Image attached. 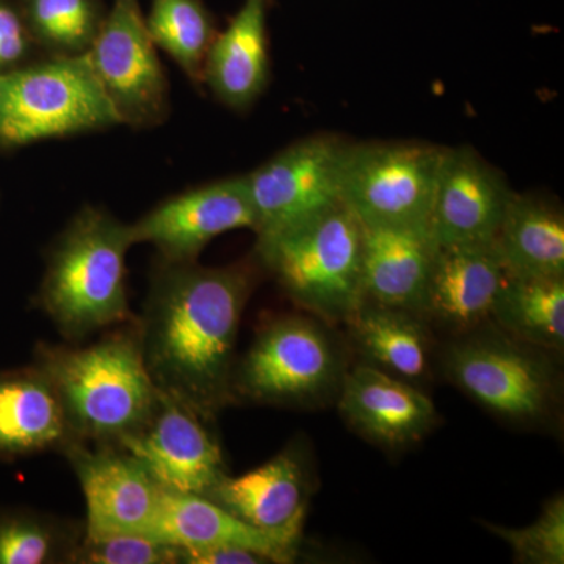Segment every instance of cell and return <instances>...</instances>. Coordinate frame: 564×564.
Masks as SVG:
<instances>
[{
    "instance_id": "obj_28",
    "label": "cell",
    "mask_w": 564,
    "mask_h": 564,
    "mask_svg": "<svg viewBox=\"0 0 564 564\" xmlns=\"http://www.w3.org/2000/svg\"><path fill=\"white\" fill-rule=\"evenodd\" d=\"M489 532L510 545L516 562L522 564L564 563V497L549 500L533 524L522 529L485 524Z\"/></svg>"
},
{
    "instance_id": "obj_12",
    "label": "cell",
    "mask_w": 564,
    "mask_h": 564,
    "mask_svg": "<svg viewBox=\"0 0 564 564\" xmlns=\"http://www.w3.org/2000/svg\"><path fill=\"white\" fill-rule=\"evenodd\" d=\"M129 228L133 245H151L163 262L187 263L223 234L254 231L256 215L245 176H232L176 193Z\"/></svg>"
},
{
    "instance_id": "obj_16",
    "label": "cell",
    "mask_w": 564,
    "mask_h": 564,
    "mask_svg": "<svg viewBox=\"0 0 564 564\" xmlns=\"http://www.w3.org/2000/svg\"><path fill=\"white\" fill-rule=\"evenodd\" d=\"M507 276L496 240L437 245L419 315L452 332H467L491 318Z\"/></svg>"
},
{
    "instance_id": "obj_15",
    "label": "cell",
    "mask_w": 564,
    "mask_h": 564,
    "mask_svg": "<svg viewBox=\"0 0 564 564\" xmlns=\"http://www.w3.org/2000/svg\"><path fill=\"white\" fill-rule=\"evenodd\" d=\"M204 497L299 549L310 507V475L299 452L288 448L250 473L239 477L226 474Z\"/></svg>"
},
{
    "instance_id": "obj_1",
    "label": "cell",
    "mask_w": 564,
    "mask_h": 564,
    "mask_svg": "<svg viewBox=\"0 0 564 564\" xmlns=\"http://www.w3.org/2000/svg\"><path fill=\"white\" fill-rule=\"evenodd\" d=\"M250 262L159 263L137 332L159 391L212 421L232 403L240 321L252 289Z\"/></svg>"
},
{
    "instance_id": "obj_7",
    "label": "cell",
    "mask_w": 564,
    "mask_h": 564,
    "mask_svg": "<svg viewBox=\"0 0 564 564\" xmlns=\"http://www.w3.org/2000/svg\"><path fill=\"white\" fill-rule=\"evenodd\" d=\"M443 154L425 141L351 143L343 203L364 226H429Z\"/></svg>"
},
{
    "instance_id": "obj_25",
    "label": "cell",
    "mask_w": 564,
    "mask_h": 564,
    "mask_svg": "<svg viewBox=\"0 0 564 564\" xmlns=\"http://www.w3.org/2000/svg\"><path fill=\"white\" fill-rule=\"evenodd\" d=\"M148 32L196 87H204V66L217 28L203 0H151Z\"/></svg>"
},
{
    "instance_id": "obj_14",
    "label": "cell",
    "mask_w": 564,
    "mask_h": 564,
    "mask_svg": "<svg viewBox=\"0 0 564 564\" xmlns=\"http://www.w3.org/2000/svg\"><path fill=\"white\" fill-rule=\"evenodd\" d=\"M513 193L474 148H444L430 232L437 245L491 242Z\"/></svg>"
},
{
    "instance_id": "obj_2",
    "label": "cell",
    "mask_w": 564,
    "mask_h": 564,
    "mask_svg": "<svg viewBox=\"0 0 564 564\" xmlns=\"http://www.w3.org/2000/svg\"><path fill=\"white\" fill-rule=\"evenodd\" d=\"M35 366L54 386L74 441L120 445L158 400L137 326L115 329L90 347L41 344Z\"/></svg>"
},
{
    "instance_id": "obj_27",
    "label": "cell",
    "mask_w": 564,
    "mask_h": 564,
    "mask_svg": "<svg viewBox=\"0 0 564 564\" xmlns=\"http://www.w3.org/2000/svg\"><path fill=\"white\" fill-rule=\"evenodd\" d=\"M77 543L68 527L47 516L0 514V564L70 563Z\"/></svg>"
},
{
    "instance_id": "obj_29",
    "label": "cell",
    "mask_w": 564,
    "mask_h": 564,
    "mask_svg": "<svg viewBox=\"0 0 564 564\" xmlns=\"http://www.w3.org/2000/svg\"><path fill=\"white\" fill-rule=\"evenodd\" d=\"M70 563L174 564L182 563V549L143 534H109L82 538Z\"/></svg>"
},
{
    "instance_id": "obj_10",
    "label": "cell",
    "mask_w": 564,
    "mask_h": 564,
    "mask_svg": "<svg viewBox=\"0 0 564 564\" xmlns=\"http://www.w3.org/2000/svg\"><path fill=\"white\" fill-rule=\"evenodd\" d=\"M445 370L470 399L507 421H543L554 404L551 364L516 339L473 337L456 344Z\"/></svg>"
},
{
    "instance_id": "obj_26",
    "label": "cell",
    "mask_w": 564,
    "mask_h": 564,
    "mask_svg": "<svg viewBox=\"0 0 564 564\" xmlns=\"http://www.w3.org/2000/svg\"><path fill=\"white\" fill-rule=\"evenodd\" d=\"M44 57H79L90 51L107 11L99 0H18Z\"/></svg>"
},
{
    "instance_id": "obj_22",
    "label": "cell",
    "mask_w": 564,
    "mask_h": 564,
    "mask_svg": "<svg viewBox=\"0 0 564 564\" xmlns=\"http://www.w3.org/2000/svg\"><path fill=\"white\" fill-rule=\"evenodd\" d=\"M496 245L508 273L564 278V215L536 195L513 193Z\"/></svg>"
},
{
    "instance_id": "obj_5",
    "label": "cell",
    "mask_w": 564,
    "mask_h": 564,
    "mask_svg": "<svg viewBox=\"0 0 564 564\" xmlns=\"http://www.w3.org/2000/svg\"><path fill=\"white\" fill-rule=\"evenodd\" d=\"M120 126L87 55L41 57L0 74V150Z\"/></svg>"
},
{
    "instance_id": "obj_30",
    "label": "cell",
    "mask_w": 564,
    "mask_h": 564,
    "mask_svg": "<svg viewBox=\"0 0 564 564\" xmlns=\"http://www.w3.org/2000/svg\"><path fill=\"white\" fill-rule=\"evenodd\" d=\"M44 57L33 41L20 6L0 0V74L10 73Z\"/></svg>"
},
{
    "instance_id": "obj_23",
    "label": "cell",
    "mask_w": 564,
    "mask_h": 564,
    "mask_svg": "<svg viewBox=\"0 0 564 564\" xmlns=\"http://www.w3.org/2000/svg\"><path fill=\"white\" fill-rule=\"evenodd\" d=\"M367 361L402 380H419L429 366V334L419 314L364 302L347 322Z\"/></svg>"
},
{
    "instance_id": "obj_6",
    "label": "cell",
    "mask_w": 564,
    "mask_h": 564,
    "mask_svg": "<svg viewBox=\"0 0 564 564\" xmlns=\"http://www.w3.org/2000/svg\"><path fill=\"white\" fill-rule=\"evenodd\" d=\"M343 358L321 323L281 315L262 326L236 364L234 399L278 406H307L339 391Z\"/></svg>"
},
{
    "instance_id": "obj_3",
    "label": "cell",
    "mask_w": 564,
    "mask_h": 564,
    "mask_svg": "<svg viewBox=\"0 0 564 564\" xmlns=\"http://www.w3.org/2000/svg\"><path fill=\"white\" fill-rule=\"evenodd\" d=\"M131 228L104 207L84 206L46 256L40 306L70 343L128 321L126 258Z\"/></svg>"
},
{
    "instance_id": "obj_21",
    "label": "cell",
    "mask_w": 564,
    "mask_h": 564,
    "mask_svg": "<svg viewBox=\"0 0 564 564\" xmlns=\"http://www.w3.org/2000/svg\"><path fill=\"white\" fill-rule=\"evenodd\" d=\"M70 441L61 399L43 370L0 373V456L62 451Z\"/></svg>"
},
{
    "instance_id": "obj_8",
    "label": "cell",
    "mask_w": 564,
    "mask_h": 564,
    "mask_svg": "<svg viewBox=\"0 0 564 564\" xmlns=\"http://www.w3.org/2000/svg\"><path fill=\"white\" fill-rule=\"evenodd\" d=\"M350 141L332 133L307 137L243 174L258 239L292 228L343 203Z\"/></svg>"
},
{
    "instance_id": "obj_9",
    "label": "cell",
    "mask_w": 564,
    "mask_h": 564,
    "mask_svg": "<svg viewBox=\"0 0 564 564\" xmlns=\"http://www.w3.org/2000/svg\"><path fill=\"white\" fill-rule=\"evenodd\" d=\"M85 55L120 126L144 131L169 120V77L139 0H113Z\"/></svg>"
},
{
    "instance_id": "obj_13",
    "label": "cell",
    "mask_w": 564,
    "mask_h": 564,
    "mask_svg": "<svg viewBox=\"0 0 564 564\" xmlns=\"http://www.w3.org/2000/svg\"><path fill=\"white\" fill-rule=\"evenodd\" d=\"M204 422L191 408L159 391L148 421L120 447L143 464L163 491L207 496L228 473L220 444Z\"/></svg>"
},
{
    "instance_id": "obj_11",
    "label": "cell",
    "mask_w": 564,
    "mask_h": 564,
    "mask_svg": "<svg viewBox=\"0 0 564 564\" xmlns=\"http://www.w3.org/2000/svg\"><path fill=\"white\" fill-rule=\"evenodd\" d=\"M87 503L85 536L155 538L165 491L120 445L70 441L62 448ZM159 540V538H158Z\"/></svg>"
},
{
    "instance_id": "obj_24",
    "label": "cell",
    "mask_w": 564,
    "mask_h": 564,
    "mask_svg": "<svg viewBox=\"0 0 564 564\" xmlns=\"http://www.w3.org/2000/svg\"><path fill=\"white\" fill-rule=\"evenodd\" d=\"M491 318L519 343L544 350L564 347V278L508 273Z\"/></svg>"
},
{
    "instance_id": "obj_19",
    "label": "cell",
    "mask_w": 564,
    "mask_h": 564,
    "mask_svg": "<svg viewBox=\"0 0 564 564\" xmlns=\"http://www.w3.org/2000/svg\"><path fill=\"white\" fill-rule=\"evenodd\" d=\"M436 250L429 226H364V302L419 314Z\"/></svg>"
},
{
    "instance_id": "obj_17",
    "label": "cell",
    "mask_w": 564,
    "mask_h": 564,
    "mask_svg": "<svg viewBox=\"0 0 564 564\" xmlns=\"http://www.w3.org/2000/svg\"><path fill=\"white\" fill-rule=\"evenodd\" d=\"M339 411L364 437L392 448L417 443L437 419L425 393L372 364H359L344 373Z\"/></svg>"
},
{
    "instance_id": "obj_20",
    "label": "cell",
    "mask_w": 564,
    "mask_h": 564,
    "mask_svg": "<svg viewBox=\"0 0 564 564\" xmlns=\"http://www.w3.org/2000/svg\"><path fill=\"white\" fill-rule=\"evenodd\" d=\"M155 538L182 549V554L242 547L276 564L292 563L299 552V549L247 524L220 505L196 494L165 491Z\"/></svg>"
},
{
    "instance_id": "obj_31",
    "label": "cell",
    "mask_w": 564,
    "mask_h": 564,
    "mask_svg": "<svg viewBox=\"0 0 564 564\" xmlns=\"http://www.w3.org/2000/svg\"><path fill=\"white\" fill-rule=\"evenodd\" d=\"M185 564H262L270 563L265 556L242 547L207 549V551L184 552Z\"/></svg>"
},
{
    "instance_id": "obj_18",
    "label": "cell",
    "mask_w": 564,
    "mask_h": 564,
    "mask_svg": "<svg viewBox=\"0 0 564 564\" xmlns=\"http://www.w3.org/2000/svg\"><path fill=\"white\" fill-rule=\"evenodd\" d=\"M273 0H243L225 31L218 32L204 66V85L229 110L243 113L269 87V13Z\"/></svg>"
},
{
    "instance_id": "obj_4",
    "label": "cell",
    "mask_w": 564,
    "mask_h": 564,
    "mask_svg": "<svg viewBox=\"0 0 564 564\" xmlns=\"http://www.w3.org/2000/svg\"><path fill=\"white\" fill-rule=\"evenodd\" d=\"M364 226L344 203L258 239L256 258L315 317L350 321L364 303Z\"/></svg>"
}]
</instances>
